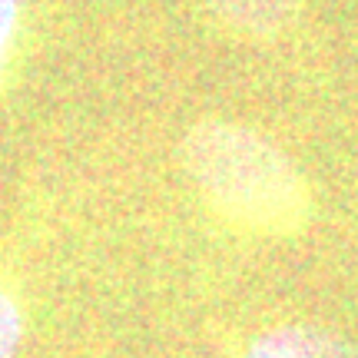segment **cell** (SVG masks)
<instances>
[{
    "label": "cell",
    "mask_w": 358,
    "mask_h": 358,
    "mask_svg": "<svg viewBox=\"0 0 358 358\" xmlns=\"http://www.w3.org/2000/svg\"><path fill=\"white\" fill-rule=\"evenodd\" d=\"M182 169L226 226L282 239L306 229L312 196L306 176L259 129L203 120L182 140Z\"/></svg>",
    "instance_id": "obj_1"
},
{
    "label": "cell",
    "mask_w": 358,
    "mask_h": 358,
    "mask_svg": "<svg viewBox=\"0 0 358 358\" xmlns=\"http://www.w3.org/2000/svg\"><path fill=\"white\" fill-rule=\"evenodd\" d=\"M243 358H358V348L315 325H275L259 332Z\"/></svg>",
    "instance_id": "obj_2"
},
{
    "label": "cell",
    "mask_w": 358,
    "mask_h": 358,
    "mask_svg": "<svg viewBox=\"0 0 358 358\" xmlns=\"http://www.w3.org/2000/svg\"><path fill=\"white\" fill-rule=\"evenodd\" d=\"M206 7L245 37H272L289 24L295 0H206Z\"/></svg>",
    "instance_id": "obj_3"
},
{
    "label": "cell",
    "mask_w": 358,
    "mask_h": 358,
    "mask_svg": "<svg viewBox=\"0 0 358 358\" xmlns=\"http://www.w3.org/2000/svg\"><path fill=\"white\" fill-rule=\"evenodd\" d=\"M24 342V306L10 282L0 279V358H17Z\"/></svg>",
    "instance_id": "obj_4"
},
{
    "label": "cell",
    "mask_w": 358,
    "mask_h": 358,
    "mask_svg": "<svg viewBox=\"0 0 358 358\" xmlns=\"http://www.w3.org/2000/svg\"><path fill=\"white\" fill-rule=\"evenodd\" d=\"M20 10H24V0H0V73L10 60L13 40L20 30Z\"/></svg>",
    "instance_id": "obj_5"
}]
</instances>
